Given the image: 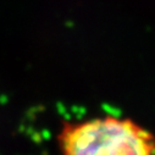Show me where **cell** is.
Here are the masks:
<instances>
[{
  "label": "cell",
  "mask_w": 155,
  "mask_h": 155,
  "mask_svg": "<svg viewBox=\"0 0 155 155\" xmlns=\"http://www.w3.org/2000/svg\"><path fill=\"white\" fill-rule=\"evenodd\" d=\"M59 143L62 155H155L154 136L137 122L116 116L67 122Z\"/></svg>",
  "instance_id": "cell-1"
}]
</instances>
